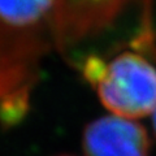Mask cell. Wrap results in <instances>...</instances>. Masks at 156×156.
<instances>
[{"instance_id":"obj_1","label":"cell","mask_w":156,"mask_h":156,"mask_svg":"<svg viewBox=\"0 0 156 156\" xmlns=\"http://www.w3.org/2000/svg\"><path fill=\"white\" fill-rule=\"evenodd\" d=\"M77 68L115 116L135 120L155 113L156 66L143 55L125 51L107 61L92 53Z\"/></svg>"},{"instance_id":"obj_6","label":"cell","mask_w":156,"mask_h":156,"mask_svg":"<svg viewBox=\"0 0 156 156\" xmlns=\"http://www.w3.org/2000/svg\"><path fill=\"white\" fill-rule=\"evenodd\" d=\"M57 156H74V155H57Z\"/></svg>"},{"instance_id":"obj_3","label":"cell","mask_w":156,"mask_h":156,"mask_svg":"<svg viewBox=\"0 0 156 156\" xmlns=\"http://www.w3.org/2000/svg\"><path fill=\"white\" fill-rule=\"evenodd\" d=\"M86 156H148L147 130L134 120L104 116L91 121L83 131Z\"/></svg>"},{"instance_id":"obj_4","label":"cell","mask_w":156,"mask_h":156,"mask_svg":"<svg viewBox=\"0 0 156 156\" xmlns=\"http://www.w3.org/2000/svg\"><path fill=\"white\" fill-rule=\"evenodd\" d=\"M56 0H0V21L23 31H50Z\"/></svg>"},{"instance_id":"obj_5","label":"cell","mask_w":156,"mask_h":156,"mask_svg":"<svg viewBox=\"0 0 156 156\" xmlns=\"http://www.w3.org/2000/svg\"><path fill=\"white\" fill-rule=\"evenodd\" d=\"M152 124H154V130H155V134H156V111H155L154 117H152Z\"/></svg>"},{"instance_id":"obj_2","label":"cell","mask_w":156,"mask_h":156,"mask_svg":"<svg viewBox=\"0 0 156 156\" xmlns=\"http://www.w3.org/2000/svg\"><path fill=\"white\" fill-rule=\"evenodd\" d=\"M53 48L50 31H23L0 21V124L17 125L30 108L42 60Z\"/></svg>"}]
</instances>
